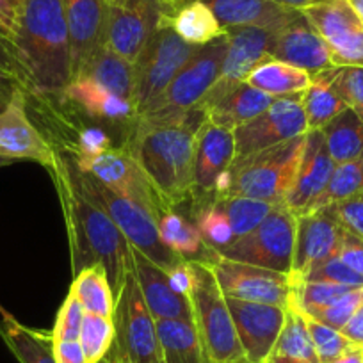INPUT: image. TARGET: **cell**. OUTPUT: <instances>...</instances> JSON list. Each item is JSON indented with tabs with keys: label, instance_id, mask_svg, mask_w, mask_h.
Masks as SVG:
<instances>
[{
	"label": "cell",
	"instance_id": "cell-1",
	"mask_svg": "<svg viewBox=\"0 0 363 363\" xmlns=\"http://www.w3.org/2000/svg\"><path fill=\"white\" fill-rule=\"evenodd\" d=\"M207 113L200 106L184 113L135 116L127 152L169 208L193 196L194 141Z\"/></svg>",
	"mask_w": 363,
	"mask_h": 363
},
{
	"label": "cell",
	"instance_id": "cell-2",
	"mask_svg": "<svg viewBox=\"0 0 363 363\" xmlns=\"http://www.w3.org/2000/svg\"><path fill=\"white\" fill-rule=\"evenodd\" d=\"M50 173L55 178L65 208L73 272L77 274L89 265L102 264L114 298H118L127 272L132 271L130 244L104 205L80 186L72 160H65L57 155Z\"/></svg>",
	"mask_w": 363,
	"mask_h": 363
},
{
	"label": "cell",
	"instance_id": "cell-3",
	"mask_svg": "<svg viewBox=\"0 0 363 363\" xmlns=\"http://www.w3.org/2000/svg\"><path fill=\"white\" fill-rule=\"evenodd\" d=\"M11 43L27 93L62 96L72 82L69 36L62 0H22Z\"/></svg>",
	"mask_w": 363,
	"mask_h": 363
},
{
	"label": "cell",
	"instance_id": "cell-4",
	"mask_svg": "<svg viewBox=\"0 0 363 363\" xmlns=\"http://www.w3.org/2000/svg\"><path fill=\"white\" fill-rule=\"evenodd\" d=\"M189 265L193 272V291L189 298L205 362L247 363L226 296L219 287L211 264L203 260H189Z\"/></svg>",
	"mask_w": 363,
	"mask_h": 363
},
{
	"label": "cell",
	"instance_id": "cell-5",
	"mask_svg": "<svg viewBox=\"0 0 363 363\" xmlns=\"http://www.w3.org/2000/svg\"><path fill=\"white\" fill-rule=\"evenodd\" d=\"M306 134L233 160L228 196H246L269 203H284L298 174Z\"/></svg>",
	"mask_w": 363,
	"mask_h": 363
},
{
	"label": "cell",
	"instance_id": "cell-6",
	"mask_svg": "<svg viewBox=\"0 0 363 363\" xmlns=\"http://www.w3.org/2000/svg\"><path fill=\"white\" fill-rule=\"evenodd\" d=\"M111 363H160L157 323L146 306L134 271H128L116 298Z\"/></svg>",
	"mask_w": 363,
	"mask_h": 363
},
{
	"label": "cell",
	"instance_id": "cell-7",
	"mask_svg": "<svg viewBox=\"0 0 363 363\" xmlns=\"http://www.w3.org/2000/svg\"><path fill=\"white\" fill-rule=\"evenodd\" d=\"M73 171H75V177L80 186L87 193L93 194L104 205V208L109 212L113 221L116 223L120 232L123 233L132 247L141 251L145 257L155 262L164 271H169L178 262L184 260L162 242L159 233V219L152 212L146 211L143 205L128 200V198L114 194L113 191L102 186L99 180H95L91 174L79 171L75 166H73Z\"/></svg>",
	"mask_w": 363,
	"mask_h": 363
},
{
	"label": "cell",
	"instance_id": "cell-8",
	"mask_svg": "<svg viewBox=\"0 0 363 363\" xmlns=\"http://www.w3.org/2000/svg\"><path fill=\"white\" fill-rule=\"evenodd\" d=\"M198 47L186 43L167 23L160 22L134 62L135 116L148 109L167 89L177 73L194 55Z\"/></svg>",
	"mask_w": 363,
	"mask_h": 363
},
{
	"label": "cell",
	"instance_id": "cell-9",
	"mask_svg": "<svg viewBox=\"0 0 363 363\" xmlns=\"http://www.w3.org/2000/svg\"><path fill=\"white\" fill-rule=\"evenodd\" d=\"M296 223L298 219L294 212L280 203L253 232L233 240L230 246L223 250L214 251L226 260L291 274L292 258H294Z\"/></svg>",
	"mask_w": 363,
	"mask_h": 363
},
{
	"label": "cell",
	"instance_id": "cell-10",
	"mask_svg": "<svg viewBox=\"0 0 363 363\" xmlns=\"http://www.w3.org/2000/svg\"><path fill=\"white\" fill-rule=\"evenodd\" d=\"M226 47H228L226 36L198 47L193 57L177 73L167 89L138 116L184 113L200 106L221 77Z\"/></svg>",
	"mask_w": 363,
	"mask_h": 363
},
{
	"label": "cell",
	"instance_id": "cell-11",
	"mask_svg": "<svg viewBox=\"0 0 363 363\" xmlns=\"http://www.w3.org/2000/svg\"><path fill=\"white\" fill-rule=\"evenodd\" d=\"M72 162L77 169L91 174L114 194L143 205L157 219L169 211L127 150H109L95 157L79 155L73 152Z\"/></svg>",
	"mask_w": 363,
	"mask_h": 363
},
{
	"label": "cell",
	"instance_id": "cell-12",
	"mask_svg": "<svg viewBox=\"0 0 363 363\" xmlns=\"http://www.w3.org/2000/svg\"><path fill=\"white\" fill-rule=\"evenodd\" d=\"M208 262L219 281L223 294L228 298L251 303L289 308L292 298V280L289 274L240 264L219 257L214 250L208 251Z\"/></svg>",
	"mask_w": 363,
	"mask_h": 363
},
{
	"label": "cell",
	"instance_id": "cell-13",
	"mask_svg": "<svg viewBox=\"0 0 363 363\" xmlns=\"http://www.w3.org/2000/svg\"><path fill=\"white\" fill-rule=\"evenodd\" d=\"M301 13L328 45L335 68L363 66V22L351 0H323Z\"/></svg>",
	"mask_w": 363,
	"mask_h": 363
},
{
	"label": "cell",
	"instance_id": "cell-14",
	"mask_svg": "<svg viewBox=\"0 0 363 363\" xmlns=\"http://www.w3.org/2000/svg\"><path fill=\"white\" fill-rule=\"evenodd\" d=\"M308 132L301 95L274 99L267 111L247 123L233 128L237 157H246L291 139L301 138Z\"/></svg>",
	"mask_w": 363,
	"mask_h": 363
},
{
	"label": "cell",
	"instance_id": "cell-15",
	"mask_svg": "<svg viewBox=\"0 0 363 363\" xmlns=\"http://www.w3.org/2000/svg\"><path fill=\"white\" fill-rule=\"evenodd\" d=\"M164 18L166 11L157 0H130L125 4L106 2L104 45L134 65Z\"/></svg>",
	"mask_w": 363,
	"mask_h": 363
},
{
	"label": "cell",
	"instance_id": "cell-16",
	"mask_svg": "<svg viewBox=\"0 0 363 363\" xmlns=\"http://www.w3.org/2000/svg\"><path fill=\"white\" fill-rule=\"evenodd\" d=\"M226 303H228L247 363L267 362L272 347L284 330L287 308L242 301V299L228 298V296H226Z\"/></svg>",
	"mask_w": 363,
	"mask_h": 363
},
{
	"label": "cell",
	"instance_id": "cell-17",
	"mask_svg": "<svg viewBox=\"0 0 363 363\" xmlns=\"http://www.w3.org/2000/svg\"><path fill=\"white\" fill-rule=\"evenodd\" d=\"M296 219L294 258L289 277L301 280L315 265L338 253L344 226L330 207L303 212Z\"/></svg>",
	"mask_w": 363,
	"mask_h": 363
},
{
	"label": "cell",
	"instance_id": "cell-18",
	"mask_svg": "<svg viewBox=\"0 0 363 363\" xmlns=\"http://www.w3.org/2000/svg\"><path fill=\"white\" fill-rule=\"evenodd\" d=\"M0 155L15 160H33L54 169L57 153L43 138L27 113V89L22 87L8 109L0 114Z\"/></svg>",
	"mask_w": 363,
	"mask_h": 363
},
{
	"label": "cell",
	"instance_id": "cell-19",
	"mask_svg": "<svg viewBox=\"0 0 363 363\" xmlns=\"http://www.w3.org/2000/svg\"><path fill=\"white\" fill-rule=\"evenodd\" d=\"M235 135L232 128L207 120L200 127L194 141V208L212 201L216 178L230 169L235 160Z\"/></svg>",
	"mask_w": 363,
	"mask_h": 363
},
{
	"label": "cell",
	"instance_id": "cell-20",
	"mask_svg": "<svg viewBox=\"0 0 363 363\" xmlns=\"http://www.w3.org/2000/svg\"><path fill=\"white\" fill-rule=\"evenodd\" d=\"M269 55L315 77L335 68L328 45L303 13L274 34Z\"/></svg>",
	"mask_w": 363,
	"mask_h": 363
},
{
	"label": "cell",
	"instance_id": "cell-21",
	"mask_svg": "<svg viewBox=\"0 0 363 363\" xmlns=\"http://www.w3.org/2000/svg\"><path fill=\"white\" fill-rule=\"evenodd\" d=\"M132 271L143 292L146 306L155 320H187L194 324V312L191 298L178 294L169 285L162 267L130 246Z\"/></svg>",
	"mask_w": 363,
	"mask_h": 363
},
{
	"label": "cell",
	"instance_id": "cell-22",
	"mask_svg": "<svg viewBox=\"0 0 363 363\" xmlns=\"http://www.w3.org/2000/svg\"><path fill=\"white\" fill-rule=\"evenodd\" d=\"M333 169L335 162L326 148L323 130L306 132L303 159L294 184H292V189L289 191L284 201L285 207L294 212L296 216L308 212L317 201V198L326 189Z\"/></svg>",
	"mask_w": 363,
	"mask_h": 363
},
{
	"label": "cell",
	"instance_id": "cell-23",
	"mask_svg": "<svg viewBox=\"0 0 363 363\" xmlns=\"http://www.w3.org/2000/svg\"><path fill=\"white\" fill-rule=\"evenodd\" d=\"M272 30L258 27H230L225 29L226 55L223 61L221 77L208 95H218L228 87L246 82L251 69L269 55L274 41Z\"/></svg>",
	"mask_w": 363,
	"mask_h": 363
},
{
	"label": "cell",
	"instance_id": "cell-24",
	"mask_svg": "<svg viewBox=\"0 0 363 363\" xmlns=\"http://www.w3.org/2000/svg\"><path fill=\"white\" fill-rule=\"evenodd\" d=\"M72 55V80L87 59L104 45L106 0H62Z\"/></svg>",
	"mask_w": 363,
	"mask_h": 363
},
{
	"label": "cell",
	"instance_id": "cell-25",
	"mask_svg": "<svg viewBox=\"0 0 363 363\" xmlns=\"http://www.w3.org/2000/svg\"><path fill=\"white\" fill-rule=\"evenodd\" d=\"M211 8L223 29L258 27L278 33L299 15V9L277 4L272 0H201Z\"/></svg>",
	"mask_w": 363,
	"mask_h": 363
},
{
	"label": "cell",
	"instance_id": "cell-26",
	"mask_svg": "<svg viewBox=\"0 0 363 363\" xmlns=\"http://www.w3.org/2000/svg\"><path fill=\"white\" fill-rule=\"evenodd\" d=\"M272 102L274 96L257 89L251 84L240 82L218 95H207L200 107L207 113L208 120L233 130L260 116L271 107Z\"/></svg>",
	"mask_w": 363,
	"mask_h": 363
},
{
	"label": "cell",
	"instance_id": "cell-27",
	"mask_svg": "<svg viewBox=\"0 0 363 363\" xmlns=\"http://www.w3.org/2000/svg\"><path fill=\"white\" fill-rule=\"evenodd\" d=\"M65 99L77 104L89 116L106 118V120H134L135 109L132 102L114 95L95 80L77 77L62 93Z\"/></svg>",
	"mask_w": 363,
	"mask_h": 363
},
{
	"label": "cell",
	"instance_id": "cell-28",
	"mask_svg": "<svg viewBox=\"0 0 363 363\" xmlns=\"http://www.w3.org/2000/svg\"><path fill=\"white\" fill-rule=\"evenodd\" d=\"M77 77L95 80L96 84L128 102L134 100V65L120 57L107 45L96 48L95 54L87 59Z\"/></svg>",
	"mask_w": 363,
	"mask_h": 363
},
{
	"label": "cell",
	"instance_id": "cell-29",
	"mask_svg": "<svg viewBox=\"0 0 363 363\" xmlns=\"http://www.w3.org/2000/svg\"><path fill=\"white\" fill-rule=\"evenodd\" d=\"M246 82L274 99H281L305 93L312 82V77L296 66L267 55L251 69Z\"/></svg>",
	"mask_w": 363,
	"mask_h": 363
},
{
	"label": "cell",
	"instance_id": "cell-30",
	"mask_svg": "<svg viewBox=\"0 0 363 363\" xmlns=\"http://www.w3.org/2000/svg\"><path fill=\"white\" fill-rule=\"evenodd\" d=\"M0 313V337L20 363H57L52 347V335L26 328L4 308Z\"/></svg>",
	"mask_w": 363,
	"mask_h": 363
},
{
	"label": "cell",
	"instance_id": "cell-31",
	"mask_svg": "<svg viewBox=\"0 0 363 363\" xmlns=\"http://www.w3.org/2000/svg\"><path fill=\"white\" fill-rule=\"evenodd\" d=\"M162 22L167 23L186 43L194 47H203L225 36L221 23L201 0H189Z\"/></svg>",
	"mask_w": 363,
	"mask_h": 363
},
{
	"label": "cell",
	"instance_id": "cell-32",
	"mask_svg": "<svg viewBox=\"0 0 363 363\" xmlns=\"http://www.w3.org/2000/svg\"><path fill=\"white\" fill-rule=\"evenodd\" d=\"M160 344V363H207L193 323L155 320Z\"/></svg>",
	"mask_w": 363,
	"mask_h": 363
},
{
	"label": "cell",
	"instance_id": "cell-33",
	"mask_svg": "<svg viewBox=\"0 0 363 363\" xmlns=\"http://www.w3.org/2000/svg\"><path fill=\"white\" fill-rule=\"evenodd\" d=\"M265 363H320L305 317L298 310L287 308L284 330Z\"/></svg>",
	"mask_w": 363,
	"mask_h": 363
},
{
	"label": "cell",
	"instance_id": "cell-34",
	"mask_svg": "<svg viewBox=\"0 0 363 363\" xmlns=\"http://www.w3.org/2000/svg\"><path fill=\"white\" fill-rule=\"evenodd\" d=\"M69 292L77 296L87 313L114 319L116 298L102 264H93L77 272Z\"/></svg>",
	"mask_w": 363,
	"mask_h": 363
},
{
	"label": "cell",
	"instance_id": "cell-35",
	"mask_svg": "<svg viewBox=\"0 0 363 363\" xmlns=\"http://www.w3.org/2000/svg\"><path fill=\"white\" fill-rule=\"evenodd\" d=\"M159 233L162 242L178 257L186 260H207L211 247L201 239L196 225L187 221L173 208L164 212L159 219Z\"/></svg>",
	"mask_w": 363,
	"mask_h": 363
},
{
	"label": "cell",
	"instance_id": "cell-36",
	"mask_svg": "<svg viewBox=\"0 0 363 363\" xmlns=\"http://www.w3.org/2000/svg\"><path fill=\"white\" fill-rule=\"evenodd\" d=\"M301 102L308 130H320L333 118H337L338 114L347 109L345 102L331 84L328 69L312 77L310 86L306 87L305 93H301Z\"/></svg>",
	"mask_w": 363,
	"mask_h": 363
},
{
	"label": "cell",
	"instance_id": "cell-37",
	"mask_svg": "<svg viewBox=\"0 0 363 363\" xmlns=\"http://www.w3.org/2000/svg\"><path fill=\"white\" fill-rule=\"evenodd\" d=\"M320 130L335 164L363 157V123L349 107Z\"/></svg>",
	"mask_w": 363,
	"mask_h": 363
},
{
	"label": "cell",
	"instance_id": "cell-38",
	"mask_svg": "<svg viewBox=\"0 0 363 363\" xmlns=\"http://www.w3.org/2000/svg\"><path fill=\"white\" fill-rule=\"evenodd\" d=\"M216 203L225 212L235 240L253 232L277 207V203L246 196H226L221 200H216Z\"/></svg>",
	"mask_w": 363,
	"mask_h": 363
},
{
	"label": "cell",
	"instance_id": "cell-39",
	"mask_svg": "<svg viewBox=\"0 0 363 363\" xmlns=\"http://www.w3.org/2000/svg\"><path fill=\"white\" fill-rule=\"evenodd\" d=\"M363 191V157L349 162L335 164V169L331 173L326 189L323 191L315 203L310 211H319V208L330 207L342 200L354 196Z\"/></svg>",
	"mask_w": 363,
	"mask_h": 363
},
{
	"label": "cell",
	"instance_id": "cell-40",
	"mask_svg": "<svg viewBox=\"0 0 363 363\" xmlns=\"http://www.w3.org/2000/svg\"><path fill=\"white\" fill-rule=\"evenodd\" d=\"M114 320L87 313L84 315L79 342L89 363H99L107 358L114 342Z\"/></svg>",
	"mask_w": 363,
	"mask_h": 363
},
{
	"label": "cell",
	"instance_id": "cell-41",
	"mask_svg": "<svg viewBox=\"0 0 363 363\" xmlns=\"http://www.w3.org/2000/svg\"><path fill=\"white\" fill-rule=\"evenodd\" d=\"M194 218H196V228L200 230L201 239L211 250H223L235 240L225 212L219 208L216 201L196 208Z\"/></svg>",
	"mask_w": 363,
	"mask_h": 363
},
{
	"label": "cell",
	"instance_id": "cell-42",
	"mask_svg": "<svg viewBox=\"0 0 363 363\" xmlns=\"http://www.w3.org/2000/svg\"><path fill=\"white\" fill-rule=\"evenodd\" d=\"M331 84L344 100L345 106L362 120L363 123V66H345V68L328 69Z\"/></svg>",
	"mask_w": 363,
	"mask_h": 363
},
{
	"label": "cell",
	"instance_id": "cell-43",
	"mask_svg": "<svg viewBox=\"0 0 363 363\" xmlns=\"http://www.w3.org/2000/svg\"><path fill=\"white\" fill-rule=\"evenodd\" d=\"M301 315L305 317L306 328H308V333L312 337L313 347H315L320 363L331 362V359L340 356L344 351H347L351 345H354L342 331L326 326V324L319 323V320L312 319V317L305 315V313H301Z\"/></svg>",
	"mask_w": 363,
	"mask_h": 363
},
{
	"label": "cell",
	"instance_id": "cell-44",
	"mask_svg": "<svg viewBox=\"0 0 363 363\" xmlns=\"http://www.w3.org/2000/svg\"><path fill=\"white\" fill-rule=\"evenodd\" d=\"M362 305H363V287H356L352 289V291H349L345 296H342V298L338 299V301H335L331 306H328V308L324 310H319V312H315L313 315H308V317L326 324V326L342 331V328L349 323V319L354 315L356 310H358Z\"/></svg>",
	"mask_w": 363,
	"mask_h": 363
},
{
	"label": "cell",
	"instance_id": "cell-45",
	"mask_svg": "<svg viewBox=\"0 0 363 363\" xmlns=\"http://www.w3.org/2000/svg\"><path fill=\"white\" fill-rule=\"evenodd\" d=\"M84 315H86V310H84L82 303L77 299L73 292H69L68 298L59 308L57 320L50 333L52 340H79Z\"/></svg>",
	"mask_w": 363,
	"mask_h": 363
},
{
	"label": "cell",
	"instance_id": "cell-46",
	"mask_svg": "<svg viewBox=\"0 0 363 363\" xmlns=\"http://www.w3.org/2000/svg\"><path fill=\"white\" fill-rule=\"evenodd\" d=\"M301 280L330 281V284L347 285V287H363V277H359L358 272H354L347 264H344L337 255L315 265Z\"/></svg>",
	"mask_w": 363,
	"mask_h": 363
},
{
	"label": "cell",
	"instance_id": "cell-47",
	"mask_svg": "<svg viewBox=\"0 0 363 363\" xmlns=\"http://www.w3.org/2000/svg\"><path fill=\"white\" fill-rule=\"evenodd\" d=\"M331 212L347 232L363 239V191L354 196L330 205Z\"/></svg>",
	"mask_w": 363,
	"mask_h": 363
},
{
	"label": "cell",
	"instance_id": "cell-48",
	"mask_svg": "<svg viewBox=\"0 0 363 363\" xmlns=\"http://www.w3.org/2000/svg\"><path fill=\"white\" fill-rule=\"evenodd\" d=\"M337 257L340 258L344 264H347L352 271L358 272L359 277H363V239L362 237L354 235V233L347 232V230L344 228Z\"/></svg>",
	"mask_w": 363,
	"mask_h": 363
},
{
	"label": "cell",
	"instance_id": "cell-49",
	"mask_svg": "<svg viewBox=\"0 0 363 363\" xmlns=\"http://www.w3.org/2000/svg\"><path fill=\"white\" fill-rule=\"evenodd\" d=\"M113 150L111 145V138L100 128H84L79 135V143H77L75 153L86 157L102 155V153Z\"/></svg>",
	"mask_w": 363,
	"mask_h": 363
},
{
	"label": "cell",
	"instance_id": "cell-50",
	"mask_svg": "<svg viewBox=\"0 0 363 363\" xmlns=\"http://www.w3.org/2000/svg\"><path fill=\"white\" fill-rule=\"evenodd\" d=\"M167 280H169V285L173 287V291H177L178 294H184L189 298L191 291H193V272H191L189 260L178 262L174 267H171L169 271H166Z\"/></svg>",
	"mask_w": 363,
	"mask_h": 363
},
{
	"label": "cell",
	"instance_id": "cell-51",
	"mask_svg": "<svg viewBox=\"0 0 363 363\" xmlns=\"http://www.w3.org/2000/svg\"><path fill=\"white\" fill-rule=\"evenodd\" d=\"M57 363H89L79 340H52Z\"/></svg>",
	"mask_w": 363,
	"mask_h": 363
},
{
	"label": "cell",
	"instance_id": "cell-52",
	"mask_svg": "<svg viewBox=\"0 0 363 363\" xmlns=\"http://www.w3.org/2000/svg\"><path fill=\"white\" fill-rule=\"evenodd\" d=\"M22 0H0V30L9 41L15 34Z\"/></svg>",
	"mask_w": 363,
	"mask_h": 363
},
{
	"label": "cell",
	"instance_id": "cell-53",
	"mask_svg": "<svg viewBox=\"0 0 363 363\" xmlns=\"http://www.w3.org/2000/svg\"><path fill=\"white\" fill-rule=\"evenodd\" d=\"M0 72L16 77L23 84L22 69H20L18 59H16L15 50H13V43L9 40H6V38H0Z\"/></svg>",
	"mask_w": 363,
	"mask_h": 363
},
{
	"label": "cell",
	"instance_id": "cell-54",
	"mask_svg": "<svg viewBox=\"0 0 363 363\" xmlns=\"http://www.w3.org/2000/svg\"><path fill=\"white\" fill-rule=\"evenodd\" d=\"M22 87H26L22 84V80L9 75V73L0 72V114L8 109L11 100L15 99V95L18 93V89H22Z\"/></svg>",
	"mask_w": 363,
	"mask_h": 363
},
{
	"label": "cell",
	"instance_id": "cell-55",
	"mask_svg": "<svg viewBox=\"0 0 363 363\" xmlns=\"http://www.w3.org/2000/svg\"><path fill=\"white\" fill-rule=\"evenodd\" d=\"M342 333L349 338L354 345L363 347V305L356 310L354 315L349 319V323L342 328Z\"/></svg>",
	"mask_w": 363,
	"mask_h": 363
},
{
	"label": "cell",
	"instance_id": "cell-56",
	"mask_svg": "<svg viewBox=\"0 0 363 363\" xmlns=\"http://www.w3.org/2000/svg\"><path fill=\"white\" fill-rule=\"evenodd\" d=\"M328 363H363V347L351 345L347 351H344L340 356H337V358Z\"/></svg>",
	"mask_w": 363,
	"mask_h": 363
},
{
	"label": "cell",
	"instance_id": "cell-57",
	"mask_svg": "<svg viewBox=\"0 0 363 363\" xmlns=\"http://www.w3.org/2000/svg\"><path fill=\"white\" fill-rule=\"evenodd\" d=\"M106 2H114V4H125V2H130V0H106ZM160 6L164 8V11H166V18H169L171 15H173L174 11H177L178 8H182V6L186 4V2H189V0H157ZM164 18V20H166Z\"/></svg>",
	"mask_w": 363,
	"mask_h": 363
},
{
	"label": "cell",
	"instance_id": "cell-58",
	"mask_svg": "<svg viewBox=\"0 0 363 363\" xmlns=\"http://www.w3.org/2000/svg\"><path fill=\"white\" fill-rule=\"evenodd\" d=\"M272 2L287 6V8H292V9H299V11H301V9L317 4V2H323V0H272Z\"/></svg>",
	"mask_w": 363,
	"mask_h": 363
},
{
	"label": "cell",
	"instance_id": "cell-59",
	"mask_svg": "<svg viewBox=\"0 0 363 363\" xmlns=\"http://www.w3.org/2000/svg\"><path fill=\"white\" fill-rule=\"evenodd\" d=\"M351 4L354 6V9L358 11L359 18H362V22H363V0H351Z\"/></svg>",
	"mask_w": 363,
	"mask_h": 363
},
{
	"label": "cell",
	"instance_id": "cell-60",
	"mask_svg": "<svg viewBox=\"0 0 363 363\" xmlns=\"http://www.w3.org/2000/svg\"><path fill=\"white\" fill-rule=\"evenodd\" d=\"M9 164H15V160L8 159V157H4V155H0V167H6V166H9Z\"/></svg>",
	"mask_w": 363,
	"mask_h": 363
},
{
	"label": "cell",
	"instance_id": "cell-61",
	"mask_svg": "<svg viewBox=\"0 0 363 363\" xmlns=\"http://www.w3.org/2000/svg\"><path fill=\"white\" fill-rule=\"evenodd\" d=\"M99 363H111V362H109V359L106 358V359H102V362H99Z\"/></svg>",
	"mask_w": 363,
	"mask_h": 363
},
{
	"label": "cell",
	"instance_id": "cell-62",
	"mask_svg": "<svg viewBox=\"0 0 363 363\" xmlns=\"http://www.w3.org/2000/svg\"><path fill=\"white\" fill-rule=\"evenodd\" d=\"M0 38H6V36H4V33H2V30H0ZM6 40H8V38H6Z\"/></svg>",
	"mask_w": 363,
	"mask_h": 363
},
{
	"label": "cell",
	"instance_id": "cell-63",
	"mask_svg": "<svg viewBox=\"0 0 363 363\" xmlns=\"http://www.w3.org/2000/svg\"><path fill=\"white\" fill-rule=\"evenodd\" d=\"M0 310H2V306H0Z\"/></svg>",
	"mask_w": 363,
	"mask_h": 363
}]
</instances>
